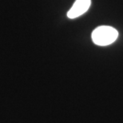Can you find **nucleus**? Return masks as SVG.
<instances>
[{
  "instance_id": "f257e3e1",
  "label": "nucleus",
  "mask_w": 123,
  "mask_h": 123,
  "mask_svg": "<svg viewBox=\"0 0 123 123\" xmlns=\"http://www.w3.org/2000/svg\"><path fill=\"white\" fill-rule=\"evenodd\" d=\"M117 31L109 26H98L92 33V40L93 43L101 46L110 45L117 40Z\"/></svg>"
},
{
  "instance_id": "f03ea898",
  "label": "nucleus",
  "mask_w": 123,
  "mask_h": 123,
  "mask_svg": "<svg viewBox=\"0 0 123 123\" xmlns=\"http://www.w3.org/2000/svg\"><path fill=\"white\" fill-rule=\"evenodd\" d=\"M91 5V0H76L73 6L67 13V17L70 19L76 18L86 13Z\"/></svg>"
}]
</instances>
